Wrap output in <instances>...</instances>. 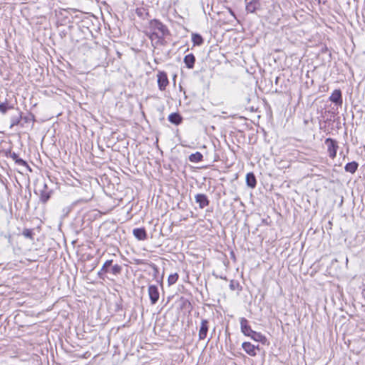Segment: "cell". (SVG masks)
Returning <instances> with one entry per match:
<instances>
[{
    "instance_id": "obj_7",
    "label": "cell",
    "mask_w": 365,
    "mask_h": 365,
    "mask_svg": "<svg viewBox=\"0 0 365 365\" xmlns=\"http://www.w3.org/2000/svg\"><path fill=\"white\" fill-rule=\"evenodd\" d=\"M149 295L153 303H155L159 299V292L156 286H151L149 288Z\"/></svg>"
},
{
    "instance_id": "obj_14",
    "label": "cell",
    "mask_w": 365,
    "mask_h": 365,
    "mask_svg": "<svg viewBox=\"0 0 365 365\" xmlns=\"http://www.w3.org/2000/svg\"><path fill=\"white\" fill-rule=\"evenodd\" d=\"M358 168V164L356 162H351L346 165L345 170L347 172H350L351 173H354L357 171Z\"/></svg>"
},
{
    "instance_id": "obj_17",
    "label": "cell",
    "mask_w": 365,
    "mask_h": 365,
    "mask_svg": "<svg viewBox=\"0 0 365 365\" xmlns=\"http://www.w3.org/2000/svg\"><path fill=\"white\" fill-rule=\"evenodd\" d=\"M112 261H108L106 262L105 265H104V266L102 270H101L100 273H99V275H101L102 274H105L106 273H108V272H110L109 270V268L111 267H112Z\"/></svg>"
},
{
    "instance_id": "obj_2",
    "label": "cell",
    "mask_w": 365,
    "mask_h": 365,
    "mask_svg": "<svg viewBox=\"0 0 365 365\" xmlns=\"http://www.w3.org/2000/svg\"><path fill=\"white\" fill-rule=\"evenodd\" d=\"M241 330L242 332L243 333L245 336L250 337V338H252L253 339L255 340V341L260 342V343L262 344H267V339H266V337L263 336L262 334H260V333L254 332L252 329H251L248 321L245 318H242L241 319Z\"/></svg>"
},
{
    "instance_id": "obj_4",
    "label": "cell",
    "mask_w": 365,
    "mask_h": 365,
    "mask_svg": "<svg viewBox=\"0 0 365 365\" xmlns=\"http://www.w3.org/2000/svg\"><path fill=\"white\" fill-rule=\"evenodd\" d=\"M326 144L328 147L329 155L332 158H334L336 156L337 150V144L336 141L332 139H327L326 141Z\"/></svg>"
},
{
    "instance_id": "obj_3",
    "label": "cell",
    "mask_w": 365,
    "mask_h": 365,
    "mask_svg": "<svg viewBox=\"0 0 365 365\" xmlns=\"http://www.w3.org/2000/svg\"><path fill=\"white\" fill-rule=\"evenodd\" d=\"M158 87L160 90L164 91L168 85V79L167 74L165 72H160L158 75Z\"/></svg>"
},
{
    "instance_id": "obj_12",
    "label": "cell",
    "mask_w": 365,
    "mask_h": 365,
    "mask_svg": "<svg viewBox=\"0 0 365 365\" xmlns=\"http://www.w3.org/2000/svg\"><path fill=\"white\" fill-rule=\"evenodd\" d=\"M169 120L172 123L178 125V124H180L181 122H182L183 119L182 116H181L180 115H179L178 113H173V114H171L169 116Z\"/></svg>"
},
{
    "instance_id": "obj_6",
    "label": "cell",
    "mask_w": 365,
    "mask_h": 365,
    "mask_svg": "<svg viewBox=\"0 0 365 365\" xmlns=\"http://www.w3.org/2000/svg\"><path fill=\"white\" fill-rule=\"evenodd\" d=\"M330 100H331V101H332L333 103H336L337 105L341 106L342 103L341 91H339V90L335 91L333 92L332 96H331Z\"/></svg>"
},
{
    "instance_id": "obj_1",
    "label": "cell",
    "mask_w": 365,
    "mask_h": 365,
    "mask_svg": "<svg viewBox=\"0 0 365 365\" xmlns=\"http://www.w3.org/2000/svg\"><path fill=\"white\" fill-rule=\"evenodd\" d=\"M148 36L157 44H164L169 36V31L166 27L158 20L154 19L150 22Z\"/></svg>"
},
{
    "instance_id": "obj_9",
    "label": "cell",
    "mask_w": 365,
    "mask_h": 365,
    "mask_svg": "<svg viewBox=\"0 0 365 365\" xmlns=\"http://www.w3.org/2000/svg\"><path fill=\"white\" fill-rule=\"evenodd\" d=\"M208 331V322L207 321H204L202 324V327L201 328L200 333H199V336H200L201 339H204L206 338Z\"/></svg>"
},
{
    "instance_id": "obj_8",
    "label": "cell",
    "mask_w": 365,
    "mask_h": 365,
    "mask_svg": "<svg viewBox=\"0 0 365 365\" xmlns=\"http://www.w3.org/2000/svg\"><path fill=\"white\" fill-rule=\"evenodd\" d=\"M196 201L199 203L201 208H204L206 206L208 205L209 204V200H208L207 197L205 195L199 194L196 196Z\"/></svg>"
},
{
    "instance_id": "obj_18",
    "label": "cell",
    "mask_w": 365,
    "mask_h": 365,
    "mask_svg": "<svg viewBox=\"0 0 365 365\" xmlns=\"http://www.w3.org/2000/svg\"><path fill=\"white\" fill-rule=\"evenodd\" d=\"M230 288L232 289L233 290H242V287L240 286V283L237 282V281H235V280H233L232 282H230Z\"/></svg>"
},
{
    "instance_id": "obj_11",
    "label": "cell",
    "mask_w": 365,
    "mask_h": 365,
    "mask_svg": "<svg viewBox=\"0 0 365 365\" xmlns=\"http://www.w3.org/2000/svg\"><path fill=\"white\" fill-rule=\"evenodd\" d=\"M246 179L247 184L248 185V186H250V188L255 187L256 184H257V180H256V178L253 173H250L248 174V176L246 177Z\"/></svg>"
},
{
    "instance_id": "obj_16",
    "label": "cell",
    "mask_w": 365,
    "mask_h": 365,
    "mask_svg": "<svg viewBox=\"0 0 365 365\" xmlns=\"http://www.w3.org/2000/svg\"><path fill=\"white\" fill-rule=\"evenodd\" d=\"M203 156H202V154L200 153H196L195 154H193L190 156V161L193 162V163H199L202 161V160H203Z\"/></svg>"
},
{
    "instance_id": "obj_13",
    "label": "cell",
    "mask_w": 365,
    "mask_h": 365,
    "mask_svg": "<svg viewBox=\"0 0 365 365\" xmlns=\"http://www.w3.org/2000/svg\"><path fill=\"white\" fill-rule=\"evenodd\" d=\"M195 62H196V59H195L194 56L193 55V54L188 55L185 59V64H186L187 67H189V68L193 67V66L195 64Z\"/></svg>"
},
{
    "instance_id": "obj_20",
    "label": "cell",
    "mask_w": 365,
    "mask_h": 365,
    "mask_svg": "<svg viewBox=\"0 0 365 365\" xmlns=\"http://www.w3.org/2000/svg\"><path fill=\"white\" fill-rule=\"evenodd\" d=\"M178 280V274H173V275H170V277L168 278V283L170 285H173L174 283H176L177 281Z\"/></svg>"
},
{
    "instance_id": "obj_19",
    "label": "cell",
    "mask_w": 365,
    "mask_h": 365,
    "mask_svg": "<svg viewBox=\"0 0 365 365\" xmlns=\"http://www.w3.org/2000/svg\"><path fill=\"white\" fill-rule=\"evenodd\" d=\"M193 42L196 44L200 45L202 44V42H203V39H202V37L199 34H195L193 35Z\"/></svg>"
},
{
    "instance_id": "obj_15",
    "label": "cell",
    "mask_w": 365,
    "mask_h": 365,
    "mask_svg": "<svg viewBox=\"0 0 365 365\" xmlns=\"http://www.w3.org/2000/svg\"><path fill=\"white\" fill-rule=\"evenodd\" d=\"M258 6H259V2H251L247 6V11L250 13L255 12L258 8Z\"/></svg>"
},
{
    "instance_id": "obj_5",
    "label": "cell",
    "mask_w": 365,
    "mask_h": 365,
    "mask_svg": "<svg viewBox=\"0 0 365 365\" xmlns=\"http://www.w3.org/2000/svg\"><path fill=\"white\" fill-rule=\"evenodd\" d=\"M242 348L245 352L250 356H256L257 355V350L258 347L256 346H254L250 342H245L242 344Z\"/></svg>"
},
{
    "instance_id": "obj_10",
    "label": "cell",
    "mask_w": 365,
    "mask_h": 365,
    "mask_svg": "<svg viewBox=\"0 0 365 365\" xmlns=\"http://www.w3.org/2000/svg\"><path fill=\"white\" fill-rule=\"evenodd\" d=\"M133 233H134L135 236L137 237L139 240H145L146 239L147 237V234H146V230H145V229L144 228H138V229H136L133 231Z\"/></svg>"
},
{
    "instance_id": "obj_21",
    "label": "cell",
    "mask_w": 365,
    "mask_h": 365,
    "mask_svg": "<svg viewBox=\"0 0 365 365\" xmlns=\"http://www.w3.org/2000/svg\"><path fill=\"white\" fill-rule=\"evenodd\" d=\"M47 193H48V192H47V191L45 192L44 190L42 192V201H47L49 198V197H50V194L47 195Z\"/></svg>"
}]
</instances>
